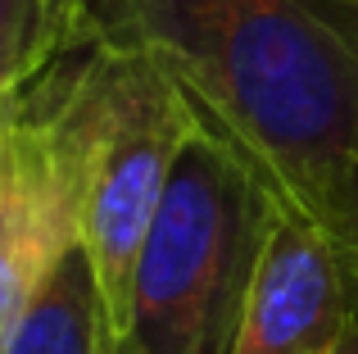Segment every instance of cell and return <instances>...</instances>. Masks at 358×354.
Returning a JSON list of instances; mask_svg holds the SVG:
<instances>
[{
  "label": "cell",
  "instance_id": "8992f818",
  "mask_svg": "<svg viewBox=\"0 0 358 354\" xmlns=\"http://www.w3.org/2000/svg\"><path fill=\"white\" fill-rule=\"evenodd\" d=\"M105 36L96 0H0V118L69 55Z\"/></svg>",
  "mask_w": 358,
  "mask_h": 354
},
{
  "label": "cell",
  "instance_id": "ba28073f",
  "mask_svg": "<svg viewBox=\"0 0 358 354\" xmlns=\"http://www.w3.org/2000/svg\"><path fill=\"white\" fill-rule=\"evenodd\" d=\"M331 354H358V304H354V313H350V323H345V332H341Z\"/></svg>",
  "mask_w": 358,
  "mask_h": 354
},
{
  "label": "cell",
  "instance_id": "3957f363",
  "mask_svg": "<svg viewBox=\"0 0 358 354\" xmlns=\"http://www.w3.org/2000/svg\"><path fill=\"white\" fill-rule=\"evenodd\" d=\"M105 109V36L55 64L0 118V350L45 277L82 241Z\"/></svg>",
  "mask_w": 358,
  "mask_h": 354
},
{
  "label": "cell",
  "instance_id": "277c9868",
  "mask_svg": "<svg viewBox=\"0 0 358 354\" xmlns=\"http://www.w3.org/2000/svg\"><path fill=\"white\" fill-rule=\"evenodd\" d=\"M191 132L195 127L164 73L141 50L105 36V109L91 150L78 246L118 341L127 327L141 250Z\"/></svg>",
  "mask_w": 358,
  "mask_h": 354
},
{
  "label": "cell",
  "instance_id": "52a82bcc",
  "mask_svg": "<svg viewBox=\"0 0 358 354\" xmlns=\"http://www.w3.org/2000/svg\"><path fill=\"white\" fill-rule=\"evenodd\" d=\"M0 354H118V337L105 318L82 246L45 277Z\"/></svg>",
  "mask_w": 358,
  "mask_h": 354
},
{
  "label": "cell",
  "instance_id": "9c48e42d",
  "mask_svg": "<svg viewBox=\"0 0 358 354\" xmlns=\"http://www.w3.org/2000/svg\"><path fill=\"white\" fill-rule=\"evenodd\" d=\"M341 255H345V268H350V277H354V291H358V232H354V236L341 246Z\"/></svg>",
  "mask_w": 358,
  "mask_h": 354
},
{
  "label": "cell",
  "instance_id": "5b68a950",
  "mask_svg": "<svg viewBox=\"0 0 358 354\" xmlns=\"http://www.w3.org/2000/svg\"><path fill=\"white\" fill-rule=\"evenodd\" d=\"M354 304L358 291L341 246L322 227L263 200L227 354H331Z\"/></svg>",
  "mask_w": 358,
  "mask_h": 354
},
{
  "label": "cell",
  "instance_id": "7a4b0ae2",
  "mask_svg": "<svg viewBox=\"0 0 358 354\" xmlns=\"http://www.w3.org/2000/svg\"><path fill=\"white\" fill-rule=\"evenodd\" d=\"M259 218V186L191 132L131 277L118 354H227Z\"/></svg>",
  "mask_w": 358,
  "mask_h": 354
},
{
  "label": "cell",
  "instance_id": "6da1fadb",
  "mask_svg": "<svg viewBox=\"0 0 358 354\" xmlns=\"http://www.w3.org/2000/svg\"><path fill=\"white\" fill-rule=\"evenodd\" d=\"M105 36L141 50L195 136L263 200L358 232V14L336 0H96Z\"/></svg>",
  "mask_w": 358,
  "mask_h": 354
}]
</instances>
